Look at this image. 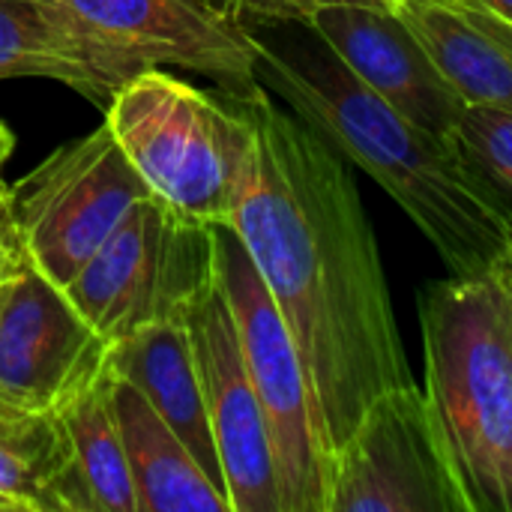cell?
<instances>
[{"label":"cell","instance_id":"22","mask_svg":"<svg viewBox=\"0 0 512 512\" xmlns=\"http://www.w3.org/2000/svg\"><path fill=\"white\" fill-rule=\"evenodd\" d=\"M15 255H18V246H15V240H12V234H9V225L0 222V279L9 273Z\"/></svg>","mask_w":512,"mask_h":512},{"label":"cell","instance_id":"21","mask_svg":"<svg viewBox=\"0 0 512 512\" xmlns=\"http://www.w3.org/2000/svg\"><path fill=\"white\" fill-rule=\"evenodd\" d=\"M12 150H15V135H12V129L0 120V222H6V213H9V183H6V177H3V168H6V162H9Z\"/></svg>","mask_w":512,"mask_h":512},{"label":"cell","instance_id":"7","mask_svg":"<svg viewBox=\"0 0 512 512\" xmlns=\"http://www.w3.org/2000/svg\"><path fill=\"white\" fill-rule=\"evenodd\" d=\"M147 183L102 123L54 147L9 186L6 225L15 246L60 288L108 240Z\"/></svg>","mask_w":512,"mask_h":512},{"label":"cell","instance_id":"18","mask_svg":"<svg viewBox=\"0 0 512 512\" xmlns=\"http://www.w3.org/2000/svg\"><path fill=\"white\" fill-rule=\"evenodd\" d=\"M57 414L72 441L93 512H138L126 447L111 402V369L81 387Z\"/></svg>","mask_w":512,"mask_h":512},{"label":"cell","instance_id":"4","mask_svg":"<svg viewBox=\"0 0 512 512\" xmlns=\"http://www.w3.org/2000/svg\"><path fill=\"white\" fill-rule=\"evenodd\" d=\"M102 123L153 198L204 225L228 222L252 150L240 99L141 69L105 102Z\"/></svg>","mask_w":512,"mask_h":512},{"label":"cell","instance_id":"13","mask_svg":"<svg viewBox=\"0 0 512 512\" xmlns=\"http://www.w3.org/2000/svg\"><path fill=\"white\" fill-rule=\"evenodd\" d=\"M132 75L60 0H0V81L48 78L108 102Z\"/></svg>","mask_w":512,"mask_h":512},{"label":"cell","instance_id":"11","mask_svg":"<svg viewBox=\"0 0 512 512\" xmlns=\"http://www.w3.org/2000/svg\"><path fill=\"white\" fill-rule=\"evenodd\" d=\"M222 459L231 512H282L267 417L255 393L222 279L186 315Z\"/></svg>","mask_w":512,"mask_h":512},{"label":"cell","instance_id":"8","mask_svg":"<svg viewBox=\"0 0 512 512\" xmlns=\"http://www.w3.org/2000/svg\"><path fill=\"white\" fill-rule=\"evenodd\" d=\"M327 512H471L426 387L411 381L369 405L336 453Z\"/></svg>","mask_w":512,"mask_h":512},{"label":"cell","instance_id":"3","mask_svg":"<svg viewBox=\"0 0 512 512\" xmlns=\"http://www.w3.org/2000/svg\"><path fill=\"white\" fill-rule=\"evenodd\" d=\"M426 393L471 512H512V243L417 300Z\"/></svg>","mask_w":512,"mask_h":512},{"label":"cell","instance_id":"17","mask_svg":"<svg viewBox=\"0 0 512 512\" xmlns=\"http://www.w3.org/2000/svg\"><path fill=\"white\" fill-rule=\"evenodd\" d=\"M0 512H93L60 414L0 408Z\"/></svg>","mask_w":512,"mask_h":512},{"label":"cell","instance_id":"15","mask_svg":"<svg viewBox=\"0 0 512 512\" xmlns=\"http://www.w3.org/2000/svg\"><path fill=\"white\" fill-rule=\"evenodd\" d=\"M396 12L465 105L512 111V24L459 0H402Z\"/></svg>","mask_w":512,"mask_h":512},{"label":"cell","instance_id":"20","mask_svg":"<svg viewBox=\"0 0 512 512\" xmlns=\"http://www.w3.org/2000/svg\"><path fill=\"white\" fill-rule=\"evenodd\" d=\"M225 12L237 21H309L318 9L345 6V3H366V6H387L396 9L402 0H216Z\"/></svg>","mask_w":512,"mask_h":512},{"label":"cell","instance_id":"19","mask_svg":"<svg viewBox=\"0 0 512 512\" xmlns=\"http://www.w3.org/2000/svg\"><path fill=\"white\" fill-rule=\"evenodd\" d=\"M450 141L468 171L512 210V111L465 105Z\"/></svg>","mask_w":512,"mask_h":512},{"label":"cell","instance_id":"14","mask_svg":"<svg viewBox=\"0 0 512 512\" xmlns=\"http://www.w3.org/2000/svg\"><path fill=\"white\" fill-rule=\"evenodd\" d=\"M108 366L117 378L129 381L153 411L183 438L204 474L225 489L222 459L210 429L204 384L186 321L150 324L123 342L111 345Z\"/></svg>","mask_w":512,"mask_h":512},{"label":"cell","instance_id":"16","mask_svg":"<svg viewBox=\"0 0 512 512\" xmlns=\"http://www.w3.org/2000/svg\"><path fill=\"white\" fill-rule=\"evenodd\" d=\"M111 402L126 447L138 512H231L228 492L204 474L183 438L129 381L114 372Z\"/></svg>","mask_w":512,"mask_h":512},{"label":"cell","instance_id":"6","mask_svg":"<svg viewBox=\"0 0 512 512\" xmlns=\"http://www.w3.org/2000/svg\"><path fill=\"white\" fill-rule=\"evenodd\" d=\"M213 234L219 279L270 429L279 507L282 512H327L333 465L321 444L309 381L291 330L237 231L228 222H219L213 225Z\"/></svg>","mask_w":512,"mask_h":512},{"label":"cell","instance_id":"23","mask_svg":"<svg viewBox=\"0 0 512 512\" xmlns=\"http://www.w3.org/2000/svg\"><path fill=\"white\" fill-rule=\"evenodd\" d=\"M465 3H471V6H480V9H486V12L498 15L501 21L512 24V0H465Z\"/></svg>","mask_w":512,"mask_h":512},{"label":"cell","instance_id":"10","mask_svg":"<svg viewBox=\"0 0 512 512\" xmlns=\"http://www.w3.org/2000/svg\"><path fill=\"white\" fill-rule=\"evenodd\" d=\"M132 72L186 69L234 99H255L258 51L243 21L216 0H60Z\"/></svg>","mask_w":512,"mask_h":512},{"label":"cell","instance_id":"5","mask_svg":"<svg viewBox=\"0 0 512 512\" xmlns=\"http://www.w3.org/2000/svg\"><path fill=\"white\" fill-rule=\"evenodd\" d=\"M216 279L213 225L186 219L147 195L126 210L66 294L90 327L117 345L150 324L186 321Z\"/></svg>","mask_w":512,"mask_h":512},{"label":"cell","instance_id":"1","mask_svg":"<svg viewBox=\"0 0 512 512\" xmlns=\"http://www.w3.org/2000/svg\"><path fill=\"white\" fill-rule=\"evenodd\" d=\"M252 150L228 225L297 345L330 465L369 405L411 384L378 240L345 159L273 93L240 99Z\"/></svg>","mask_w":512,"mask_h":512},{"label":"cell","instance_id":"12","mask_svg":"<svg viewBox=\"0 0 512 512\" xmlns=\"http://www.w3.org/2000/svg\"><path fill=\"white\" fill-rule=\"evenodd\" d=\"M306 24L402 117L441 141L453 138L465 99L396 9L345 3L318 9Z\"/></svg>","mask_w":512,"mask_h":512},{"label":"cell","instance_id":"2","mask_svg":"<svg viewBox=\"0 0 512 512\" xmlns=\"http://www.w3.org/2000/svg\"><path fill=\"white\" fill-rule=\"evenodd\" d=\"M243 24L261 84L384 186L453 276L486 267L510 246L512 210L468 171L456 147L366 87L306 21Z\"/></svg>","mask_w":512,"mask_h":512},{"label":"cell","instance_id":"9","mask_svg":"<svg viewBox=\"0 0 512 512\" xmlns=\"http://www.w3.org/2000/svg\"><path fill=\"white\" fill-rule=\"evenodd\" d=\"M111 345L21 249L0 279V408L57 414L108 369Z\"/></svg>","mask_w":512,"mask_h":512},{"label":"cell","instance_id":"24","mask_svg":"<svg viewBox=\"0 0 512 512\" xmlns=\"http://www.w3.org/2000/svg\"><path fill=\"white\" fill-rule=\"evenodd\" d=\"M459 3H465V0H459Z\"/></svg>","mask_w":512,"mask_h":512}]
</instances>
